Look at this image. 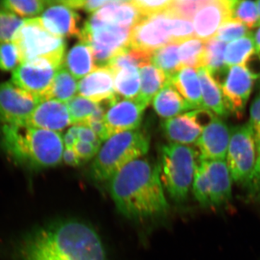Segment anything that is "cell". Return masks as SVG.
I'll list each match as a JSON object with an SVG mask.
<instances>
[{"label": "cell", "instance_id": "cell-1", "mask_svg": "<svg viewBox=\"0 0 260 260\" xmlns=\"http://www.w3.org/2000/svg\"><path fill=\"white\" fill-rule=\"evenodd\" d=\"M18 254L19 260H107L99 234L77 220H59L29 233Z\"/></svg>", "mask_w": 260, "mask_h": 260}, {"label": "cell", "instance_id": "cell-2", "mask_svg": "<svg viewBox=\"0 0 260 260\" xmlns=\"http://www.w3.org/2000/svg\"><path fill=\"white\" fill-rule=\"evenodd\" d=\"M159 164L138 158L123 168L109 181L116 208L129 218L161 215L169 208L160 181Z\"/></svg>", "mask_w": 260, "mask_h": 260}, {"label": "cell", "instance_id": "cell-3", "mask_svg": "<svg viewBox=\"0 0 260 260\" xmlns=\"http://www.w3.org/2000/svg\"><path fill=\"white\" fill-rule=\"evenodd\" d=\"M1 135L3 149L19 166L36 170L56 167L63 160L61 133L20 124H4Z\"/></svg>", "mask_w": 260, "mask_h": 260}, {"label": "cell", "instance_id": "cell-4", "mask_svg": "<svg viewBox=\"0 0 260 260\" xmlns=\"http://www.w3.org/2000/svg\"><path fill=\"white\" fill-rule=\"evenodd\" d=\"M150 137L141 128L114 135L102 145L90 167L94 181H109L129 162L146 155Z\"/></svg>", "mask_w": 260, "mask_h": 260}, {"label": "cell", "instance_id": "cell-5", "mask_svg": "<svg viewBox=\"0 0 260 260\" xmlns=\"http://www.w3.org/2000/svg\"><path fill=\"white\" fill-rule=\"evenodd\" d=\"M194 37L192 22L166 12L142 18L132 30L129 47L154 51L171 44H180Z\"/></svg>", "mask_w": 260, "mask_h": 260}, {"label": "cell", "instance_id": "cell-6", "mask_svg": "<svg viewBox=\"0 0 260 260\" xmlns=\"http://www.w3.org/2000/svg\"><path fill=\"white\" fill-rule=\"evenodd\" d=\"M12 42L18 50L20 64L46 59L59 68L64 63L66 50L64 38L51 32L42 18L23 20Z\"/></svg>", "mask_w": 260, "mask_h": 260}, {"label": "cell", "instance_id": "cell-7", "mask_svg": "<svg viewBox=\"0 0 260 260\" xmlns=\"http://www.w3.org/2000/svg\"><path fill=\"white\" fill-rule=\"evenodd\" d=\"M160 165V181L164 189L177 203L187 198L192 185L196 168V149L191 145L170 143L164 145Z\"/></svg>", "mask_w": 260, "mask_h": 260}, {"label": "cell", "instance_id": "cell-8", "mask_svg": "<svg viewBox=\"0 0 260 260\" xmlns=\"http://www.w3.org/2000/svg\"><path fill=\"white\" fill-rule=\"evenodd\" d=\"M132 30L119 24L89 18L78 39L90 48L98 68H104L114 56L130 48Z\"/></svg>", "mask_w": 260, "mask_h": 260}, {"label": "cell", "instance_id": "cell-9", "mask_svg": "<svg viewBox=\"0 0 260 260\" xmlns=\"http://www.w3.org/2000/svg\"><path fill=\"white\" fill-rule=\"evenodd\" d=\"M256 158L254 133L249 123L231 129L226 162L234 182L246 185L255 169Z\"/></svg>", "mask_w": 260, "mask_h": 260}, {"label": "cell", "instance_id": "cell-10", "mask_svg": "<svg viewBox=\"0 0 260 260\" xmlns=\"http://www.w3.org/2000/svg\"><path fill=\"white\" fill-rule=\"evenodd\" d=\"M41 102L37 95L12 82L0 84V121L4 124H24Z\"/></svg>", "mask_w": 260, "mask_h": 260}, {"label": "cell", "instance_id": "cell-11", "mask_svg": "<svg viewBox=\"0 0 260 260\" xmlns=\"http://www.w3.org/2000/svg\"><path fill=\"white\" fill-rule=\"evenodd\" d=\"M256 78L244 65L228 70L222 83V93L228 111L242 116L252 91Z\"/></svg>", "mask_w": 260, "mask_h": 260}, {"label": "cell", "instance_id": "cell-12", "mask_svg": "<svg viewBox=\"0 0 260 260\" xmlns=\"http://www.w3.org/2000/svg\"><path fill=\"white\" fill-rule=\"evenodd\" d=\"M59 68L46 59L23 63L13 70L12 83L42 99L50 87Z\"/></svg>", "mask_w": 260, "mask_h": 260}, {"label": "cell", "instance_id": "cell-13", "mask_svg": "<svg viewBox=\"0 0 260 260\" xmlns=\"http://www.w3.org/2000/svg\"><path fill=\"white\" fill-rule=\"evenodd\" d=\"M232 0H207L192 20L194 37L207 41L216 36L218 29L231 20Z\"/></svg>", "mask_w": 260, "mask_h": 260}, {"label": "cell", "instance_id": "cell-14", "mask_svg": "<svg viewBox=\"0 0 260 260\" xmlns=\"http://www.w3.org/2000/svg\"><path fill=\"white\" fill-rule=\"evenodd\" d=\"M146 108L137 99H124L116 103L106 113L104 119L110 138L139 128Z\"/></svg>", "mask_w": 260, "mask_h": 260}, {"label": "cell", "instance_id": "cell-15", "mask_svg": "<svg viewBox=\"0 0 260 260\" xmlns=\"http://www.w3.org/2000/svg\"><path fill=\"white\" fill-rule=\"evenodd\" d=\"M230 138L229 126L217 116L203 130L196 143L198 158L205 160H225Z\"/></svg>", "mask_w": 260, "mask_h": 260}, {"label": "cell", "instance_id": "cell-16", "mask_svg": "<svg viewBox=\"0 0 260 260\" xmlns=\"http://www.w3.org/2000/svg\"><path fill=\"white\" fill-rule=\"evenodd\" d=\"M24 124L60 133L72 123L67 104L50 99L39 103Z\"/></svg>", "mask_w": 260, "mask_h": 260}, {"label": "cell", "instance_id": "cell-17", "mask_svg": "<svg viewBox=\"0 0 260 260\" xmlns=\"http://www.w3.org/2000/svg\"><path fill=\"white\" fill-rule=\"evenodd\" d=\"M200 160L203 164L208 177L211 206L220 207L225 205L232 198L234 181L226 162L222 160L200 159Z\"/></svg>", "mask_w": 260, "mask_h": 260}, {"label": "cell", "instance_id": "cell-18", "mask_svg": "<svg viewBox=\"0 0 260 260\" xmlns=\"http://www.w3.org/2000/svg\"><path fill=\"white\" fill-rule=\"evenodd\" d=\"M41 18L46 27L55 35L62 38L79 37L81 32L80 15L59 2L51 1Z\"/></svg>", "mask_w": 260, "mask_h": 260}, {"label": "cell", "instance_id": "cell-19", "mask_svg": "<svg viewBox=\"0 0 260 260\" xmlns=\"http://www.w3.org/2000/svg\"><path fill=\"white\" fill-rule=\"evenodd\" d=\"M78 92L95 104L112 97L116 94L114 73L107 67L98 68L80 80Z\"/></svg>", "mask_w": 260, "mask_h": 260}, {"label": "cell", "instance_id": "cell-20", "mask_svg": "<svg viewBox=\"0 0 260 260\" xmlns=\"http://www.w3.org/2000/svg\"><path fill=\"white\" fill-rule=\"evenodd\" d=\"M161 127L170 143L184 145L196 144L203 132L187 113L166 119Z\"/></svg>", "mask_w": 260, "mask_h": 260}, {"label": "cell", "instance_id": "cell-21", "mask_svg": "<svg viewBox=\"0 0 260 260\" xmlns=\"http://www.w3.org/2000/svg\"><path fill=\"white\" fill-rule=\"evenodd\" d=\"M169 81L192 110L204 108L198 70L183 67Z\"/></svg>", "mask_w": 260, "mask_h": 260}, {"label": "cell", "instance_id": "cell-22", "mask_svg": "<svg viewBox=\"0 0 260 260\" xmlns=\"http://www.w3.org/2000/svg\"><path fill=\"white\" fill-rule=\"evenodd\" d=\"M197 70L201 85L204 109L211 111L216 116H227L229 112L224 102L220 83H218L213 75L210 74L209 70L205 67Z\"/></svg>", "mask_w": 260, "mask_h": 260}, {"label": "cell", "instance_id": "cell-23", "mask_svg": "<svg viewBox=\"0 0 260 260\" xmlns=\"http://www.w3.org/2000/svg\"><path fill=\"white\" fill-rule=\"evenodd\" d=\"M153 106L158 115L166 119L181 115L187 110H192L169 80L153 98Z\"/></svg>", "mask_w": 260, "mask_h": 260}, {"label": "cell", "instance_id": "cell-24", "mask_svg": "<svg viewBox=\"0 0 260 260\" xmlns=\"http://www.w3.org/2000/svg\"><path fill=\"white\" fill-rule=\"evenodd\" d=\"M63 66L75 79H82L98 69L91 49L88 44L79 42L73 46L64 57Z\"/></svg>", "mask_w": 260, "mask_h": 260}, {"label": "cell", "instance_id": "cell-25", "mask_svg": "<svg viewBox=\"0 0 260 260\" xmlns=\"http://www.w3.org/2000/svg\"><path fill=\"white\" fill-rule=\"evenodd\" d=\"M78 87L76 79L62 65L56 71L50 87L42 95L41 102L54 99L67 104L75 96Z\"/></svg>", "mask_w": 260, "mask_h": 260}, {"label": "cell", "instance_id": "cell-26", "mask_svg": "<svg viewBox=\"0 0 260 260\" xmlns=\"http://www.w3.org/2000/svg\"><path fill=\"white\" fill-rule=\"evenodd\" d=\"M140 90L139 95L135 99L145 106L149 105L153 98L160 91L167 81L164 72L153 64L140 68Z\"/></svg>", "mask_w": 260, "mask_h": 260}, {"label": "cell", "instance_id": "cell-27", "mask_svg": "<svg viewBox=\"0 0 260 260\" xmlns=\"http://www.w3.org/2000/svg\"><path fill=\"white\" fill-rule=\"evenodd\" d=\"M116 93L124 99H135L139 95L140 75L135 66L123 67L114 72Z\"/></svg>", "mask_w": 260, "mask_h": 260}, {"label": "cell", "instance_id": "cell-28", "mask_svg": "<svg viewBox=\"0 0 260 260\" xmlns=\"http://www.w3.org/2000/svg\"><path fill=\"white\" fill-rule=\"evenodd\" d=\"M255 52L254 36L251 32L246 37L227 44L224 54L225 66L229 68L244 65Z\"/></svg>", "mask_w": 260, "mask_h": 260}, {"label": "cell", "instance_id": "cell-29", "mask_svg": "<svg viewBox=\"0 0 260 260\" xmlns=\"http://www.w3.org/2000/svg\"><path fill=\"white\" fill-rule=\"evenodd\" d=\"M179 44H171L156 49L153 52L151 63L153 66L164 72L167 80H170L183 68L179 57Z\"/></svg>", "mask_w": 260, "mask_h": 260}, {"label": "cell", "instance_id": "cell-30", "mask_svg": "<svg viewBox=\"0 0 260 260\" xmlns=\"http://www.w3.org/2000/svg\"><path fill=\"white\" fill-rule=\"evenodd\" d=\"M179 57L181 66L198 70L205 66V42L196 37L181 43Z\"/></svg>", "mask_w": 260, "mask_h": 260}, {"label": "cell", "instance_id": "cell-31", "mask_svg": "<svg viewBox=\"0 0 260 260\" xmlns=\"http://www.w3.org/2000/svg\"><path fill=\"white\" fill-rule=\"evenodd\" d=\"M226 45L215 37L205 42V68L209 70L213 77L216 75H225V72L227 73L229 70L224 60Z\"/></svg>", "mask_w": 260, "mask_h": 260}, {"label": "cell", "instance_id": "cell-32", "mask_svg": "<svg viewBox=\"0 0 260 260\" xmlns=\"http://www.w3.org/2000/svg\"><path fill=\"white\" fill-rule=\"evenodd\" d=\"M231 20H237L251 30L259 26V15L256 2L232 0Z\"/></svg>", "mask_w": 260, "mask_h": 260}, {"label": "cell", "instance_id": "cell-33", "mask_svg": "<svg viewBox=\"0 0 260 260\" xmlns=\"http://www.w3.org/2000/svg\"><path fill=\"white\" fill-rule=\"evenodd\" d=\"M51 1L43 0H8L0 3L1 8L22 18H34L45 10Z\"/></svg>", "mask_w": 260, "mask_h": 260}, {"label": "cell", "instance_id": "cell-34", "mask_svg": "<svg viewBox=\"0 0 260 260\" xmlns=\"http://www.w3.org/2000/svg\"><path fill=\"white\" fill-rule=\"evenodd\" d=\"M67 106L69 111L72 124L74 125H82L87 124L96 109L97 104L81 95H76L67 103Z\"/></svg>", "mask_w": 260, "mask_h": 260}, {"label": "cell", "instance_id": "cell-35", "mask_svg": "<svg viewBox=\"0 0 260 260\" xmlns=\"http://www.w3.org/2000/svg\"><path fill=\"white\" fill-rule=\"evenodd\" d=\"M192 191L195 199L202 206L211 207L209 184L203 164L198 159L192 181Z\"/></svg>", "mask_w": 260, "mask_h": 260}, {"label": "cell", "instance_id": "cell-36", "mask_svg": "<svg viewBox=\"0 0 260 260\" xmlns=\"http://www.w3.org/2000/svg\"><path fill=\"white\" fill-rule=\"evenodd\" d=\"M207 0H175L172 1L166 13L177 18L192 22L194 15Z\"/></svg>", "mask_w": 260, "mask_h": 260}, {"label": "cell", "instance_id": "cell-37", "mask_svg": "<svg viewBox=\"0 0 260 260\" xmlns=\"http://www.w3.org/2000/svg\"><path fill=\"white\" fill-rule=\"evenodd\" d=\"M23 20L8 10H0V44L10 43Z\"/></svg>", "mask_w": 260, "mask_h": 260}, {"label": "cell", "instance_id": "cell-38", "mask_svg": "<svg viewBox=\"0 0 260 260\" xmlns=\"http://www.w3.org/2000/svg\"><path fill=\"white\" fill-rule=\"evenodd\" d=\"M250 30L246 28L244 24L239 23L237 20H229L220 26L217 32L215 38L220 42L229 44L249 35Z\"/></svg>", "mask_w": 260, "mask_h": 260}, {"label": "cell", "instance_id": "cell-39", "mask_svg": "<svg viewBox=\"0 0 260 260\" xmlns=\"http://www.w3.org/2000/svg\"><path fill=\"white\" fill-rule=\"evenodd\" d=\"M172 0H134L132 4L139 12L142 18L152 16L164 13L169 8Z\"/></svg>", "mask_w": 260, "mask_h": 260}, {"label": "cell", "instance_id": "cell-40", "mask_svg": "<svg viewBox=\"0 0 260 260\" xmlns=\"http://www.w3.org/2000/svg\"><path fill=\"white\" fill-rule=\"evenodd\" d=\"M20 59L17 48L13 42L0 44V69L3 71L15 70Z\"/></svg>", "mask_w": 260, "mask_h": 260}, {"label": "cell", "instance_id": "cell-41", "mask_svg": "<svg viewBox=\"0 0 260 260\" xmlns=\"http://www.w3.org/2000/svg\"><path fill=\"white\" fill-rule=\"evenodd\" d=\"M119 0H64L58 1L71 9L83 10L88 13H94L108 5L118 3Z\"/></svg>", "mask_w": 260, "mask_h": 260}, {"label": "cell", "instance_id": "cell-42", "mask_svg": "<svg viewBox=\"0 0 260 260\" xmlns=\"http://www.w3.org/2000/svg\"><path fill=\"white\" fill-rule=\"evenodd\" d=\"M255 138L256 158L255 169L250 181L246 184L249 196L254 200H260V137Z\"/></svg>", "mask_w": 260, "mask_h": 260}, {"label": "cell", "instance_id": "cell-43", "mask_svg": "<svg viewBox=\"0 0 260 260\" xmlns=\"http://www.w3.org/2000/svg\"><path fill=\"white\" fill-rule=\"evenodd\" d=\"M73 150L78 155L81 164H83L96 156L100 148L91 144V143H85V142L78 140L75 143V146L73 147Z\"/></svg>", "mask_w": 260, "mask_h": 260}, {"label": "cell", "instance_id": "cell-44", "mask_svg": "<svg viewBox=\"0 0 260 260\" xmlns=\"http://www.w3.org/2000/svg\"><path fill=\"white\" fill-rule=\"evenodd\" d=\"M188 115L190 116L192 121L197 124L200 129H204L208 125H210L217 116L211 111L208 109H198L187 113Z\"/></svg>", "mask_w": 260, "mask_h": 260}, {"label": "cell", "instance_id": "cell-45", "mask_svg": "<svg viewBox=\"0 0 260 260\" xmlns=\"http://www.w3.org/2000/svg\"><path fill=\"white\" fill-rule=\"evenodd\" d=\"M249 124L254 133V138L260 137V91L251 103Z\"/></svg>", "mask_w": 260, "mask_h": 260}, {"label": "cell", "instance_id": "cell-46", "mask_svg": "<svg viewBox=\"0 0 260 260\" xmlns=\"http://www.w3.org/2000/svg\"><path fill=\"white\" fill-rule=\"evenodd\" d=\"M78 140L85 143H91L95 146L101 148L102 142L98 138L96 135L93 133L88 125L82 124L79 125V133H78Z\"/></svg>", "mask_w": 260, "mask_h": 260}, {"label": "cell", "instance_id": "cell-47", "mask_svg": "<svg viewBox=\"0 0 260 260\" xmlns=\"http://www.w3.org/2000/svg\"><path fill=\"white\" fill-rule=\"evenodd\" d=\"M85 125H88L93 130V133L102 143L110 138L109 131L104 121H88Z\"/></svg>", "mask_w": 260, "mask_h": 260}, {"label": "cell", "instance_id": "cell-48", "mask_svg": "<svg viewBox=\"0 0 260 260\" xmlns=\"http://www.w3.org/2000/svg\"><path fill=\"white\" fill-rule=\"evenodd\" d=\"M63 160L65 164L71 167H79L82 165L78 155L75 153L73 149L64 148L63 153Z\"/></svg>", "mask_w": 260, "mask_h": 260}, {"label": "cell", "instance_id": "cell-49", "mask_svg": "<svg viewBox=\"0 0 260 260\" xmlns=\"http://www.w3.org/2000/svg\"><path fill=\"white\" fill-rule=\"evenodd\" d=\"M63 140H64V148L69 149H73V147L75 146V143L78 141V140L73 135L68 133V132L64 135Z\"/></svg>", "mask_w": 260, "mask_h": 260}, {"label": "cell", "instance_id": "cell-50", "mask_svg": "<svg viewBox=\"0 0 260 260\" xmlns=\"http://www.w3.org/2000/svg\"><path fill=\"white\" fill-rule=\"evenodd\" d=\"M253 36H254V44H255L256 52L260 54V26L258 27L257 30Z\"/></svg>", "mask_w": 260, "mask_h": 260}, {"label": "cell", "instance_id": "cell-51", "mask_svg": "<svg viewBox=\"0 0 260 260\" xmlns=\"http://www.w3.org/2000/svg\"><path fill=\"white\" fill-rule=\"evenodd\" d=\"M256 5H257L258 12H259V26H260V0L256 2Z\"/></svg>", "mask_w": 260, "mask_h": 260}, {"label": "cell", "instance_id": "cell-52", "mask_svg": "<svg viewBox=\"0 0 260 260\" xmlns=\"http://www.w3.org/2000/svg\"><path fill=\"white\" fill-rule=\"evenodd\" d=\"M259 82H260V77H259Z\"/></svg>", "mask_w": 260, "mask_h": 260}]
</instances>
